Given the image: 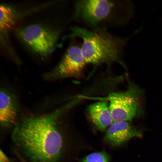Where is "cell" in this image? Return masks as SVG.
Returning <instances> with one entry per match:
<instances>
[{
    "mask_svg": "<svg viewBox=\"0 0 162 162\" xmlns=\"http://www.w3.org/2000/svg\"><path fill=\"white\" fill-rule=\"evenodd\" d=\"M64 107L27 117L16 122L12 134L15 146L30 162H59L64 146L58 124Z\"/></svg>",
    "mask_w": 162,
    "mask_h": 162,
    "instance_id": "obj_1",
    "label": "cell"
},
{
    "mask_svg": "<svg viewBox=\"0 0 162 162\" xmlns=\"http://www.w3.org/2000/svg\"><path fill=\"white\" fill-rule=\"evenodd\" d=\"M70 31L69 37L79 38L82 40L81 48L86 64L121 63L125 39L111 34L105 28L89 29L74 26Z\"/></svg>",
    "mask_w": 162,
    "mask_h": 162,
    "instance_id": "obj_2",
    "label": "cell"
},
{
    "mask_svg": "<svg viewBox=\"0 0 162 162\" xmlns=\"http://www.w3.org/2000/svg\"><path fill=\"white\" fill-rule=\"evenodd\" d=\"M122 3L111 0H81L74 3V18L92 28L116 24Z\"/></svg>",
    "mask_w": 162,
    "mask_h": 162,
    "instance_id": "obj_3",
    "label": "cell"
},
{
    "mask_svg": "<svg viewBox=\"0 0 162 162\" xmlns=\"http://www.w3.org/2000/svg\"><path fill=\"white\" fill-rule=\"evenodd\" d=\"M142 90L134 84L125 91L110 94L108 98L113 122L132 120L142 113Z\"/></svg>",
    "mask_w": 162,
    "mask_h": 162,
    "instance_id": "obj_4",
    "label": "cell"
},
{
    "mask_svg": "<svg viewBox=\"0 0 162 162\" xmlns=\"http://www.w3.org/2000/svg\"><path fill=\"white\" fill-rule=\"evenodd\" d=\"M17 35L33 51L43 56L52 52L59 36L57 32L36 24L19 29Z\"/></svg>",
    "mask_w": 162,
    "mask_h": 162,
    "instance_id": "obj_5",
    "label": "cell"
},
{
    "mask_svg": "<svg viewBox=\"0 0 162 162\" xmlns=\"http://www.w3.org/2000/svg\"><path fill=\"white\" fill-rule=\"evenodd\" d=\"M86 64L81 46L73 44L68 48L57 66L43 76L48 80L78 77L81 75Z\"/></svg>",
    "mask_w": 162,
    "mask_h": 162,
    "instance_id": "obj_6",
    "label": "cell"
},
{
    "mask_svg": "<svg viewBox=\"0 0 162 162\" xmlns=\"http://www.w3.org/2000/svg\"><path fill=\"white\" fill-rule=\"evenodd\" d=\"M142 134L127 122H113L104 136L105 141L113 146H120L134 137H141Z\"/></svg>",
    "mask_w": 162,
    "mask_h": 162,
    "instance_id": "obj_7",
    "label": "cell"
},
{
    "mask_svg": "<svg viewBox=\"0 0 162 162\" xmlns=\"http://www.w3.org/2000/svg\"><path fill=\"white\" fill-rule=\"evenodd\" d=\"M18 109L14 97L7 90L0 93V121L2 127H7L16 123Z\"/></svg>",
    "mask_w": 162,
    "mask_h": 162,
    "instance_id": "obj_8",
    "label": "cell"
},
{
    "mask_svg": "<svg viewBox=\"0 0 162 162\" xmlns=\"http://www.w3.org/2000/svg\"><path fill=\"white\" fill-rule=\"evenodd\" d=\"M89 116L99 130L104 131L113 122L111 113L106 102L100 101L90 105L88 108Z\"/></svg>",
    "mask_w": 162,
    "mask_h": 162,
    "instance_id": "obj_9",
    "label": "cell"
},
{
    "mask_svg": "<svg viewBox=\"0 0 162 162\" xmlns=\"http://www.w3.org/2000/svg\"><path fill=\"white\" fill-rule=\"evenodd\" d=\"M0 10V30L4 31L9 29L14 24L15 15L12 8L8 6L1 5Z\"/></svg>",
    "mask_w": 162,
    "mask_h": 162,
    "instance_id": "obj_10",
    "label": "cell"
},
{
    "mask_svg": "<svg viewBox=\"0 0 162 162\" xmlns=\"http://www.w3.org/2000/svg\"><path fill=\"white\" fill-rule=\"evenodd\" d=\"M110 158L104 152H96L91 153L86 157L82 162H109Z\"/></svg>",
    "mask_w": 162,
    "mask_h": 162,
    "instance_id": "obj_11",
    "label": "cell"
},
{
    "mask_svg": "<svg viewBox=\"0 0 162 162\" xmlns=\"http://www.w3.org/2000/svg\"><path fill=\"white\" fill-rule=\"evenodd\" d=\"M0 162H10L8 157L1 149L0 151Z\"/></svg>",
    "mask_w": 162,
    "mask_h": 162,
    "instance_id": "obj_12",
    "label": "cell"
}]
</instances>
